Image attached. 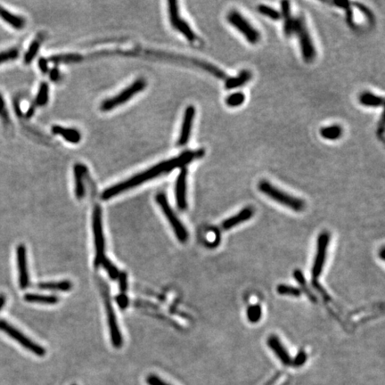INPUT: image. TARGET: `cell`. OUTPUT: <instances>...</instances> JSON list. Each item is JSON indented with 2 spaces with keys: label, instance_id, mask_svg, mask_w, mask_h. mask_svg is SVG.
<instances>
[{
  "label": "cell",
  "instance_id": "cell-38",
  "mask_svg": "<svg viewBox=\"0 0 385 385\" xmlns=\"http://www.w3.org/2000/svg\"><path fill=\"white\" fill-rule=\"evenodd\" d=\"M119 284H120V291L121 294H124L126 293L128 289V279H127V274L125 272H122L119 274Z\"/></svg>",
  "mask_w": 385,
  "mask_h": 385
},
{
  "label": "cell",
  "instance_id": "cell-42",
  "mask_svg": "<svg viewBox=\"0 0 385 385\" xmlns=\"http://www.w3.org/2000/svg\"><path fill=\"white\" fill-rule=\"evenodd\" d=\"M117 303H118L119 306L121 308H125L128 305V301L127 296L125 294H121L120 296L117 297Z\"/></svg>",
  "mask_w": 385,
  "mask_h": 385
},
{
  "label": "cell",
  "instance_id": "cell-8",
  "mask_svg": "<svg viewBox=\"0 0 385 385\" xmlns=\"http://www.w3.org/2000/svg\"><path fill=\"white\" fill-rule=\"evenodd\" d=\"M0 330L10 336L12 339L16 340L18 344H21L22 347H24L27 350L31 351L33 354L39 357H43L46 354V349L42 346L26 337L24 334L15 328L13 325H11L10 324L7 323L4 319H0Z\"/></svg>",
  "mask_w": 385,
  "mask_h": 385
},
{
  "label": "cell",
  "instance_id": "cell-1",
  "mask_svg": "<svg viewBox=\"0 0 385 385\" xmlns=\"http://www.w3.org/2000/svg\"><path fill=\"white\" fill-rule=\"evenodd\" d=\"M203 154H204L203 150H198L195 152L186 151V152H184L183 154H180V156H177L173 159L162 162L157 165H154V167L150 168L145 171H143L138 175H135L132 178L125 180L123 182H121L117 185H113L107 189H105L102 194V199L108 200L113 196H116L119 194L122 193L124 191L131 189L133 187L143 184L148 180H153L154 178L158 177L160 175L168 173L177 168H181V167L184 168L185 165L191 162L192 161L201 158Z\"/></svg>",
  "mask_w": 385,
  "mask_h": 385
},
{
  "label": "cell",
  "instance_id": "cell-15",
  "mask_svg": "<svg viewBox=\"0 0 385 385\" xmlns=\"http://www.w3.org/2000/svg\"><path fill=\"white\" fill-rule=\"evenodd\" d=\"M267 346L272 349L273 352L276 354L283 364L284 365H292V359L278 336H276L274 334L270 335L267 338Z\"/></svg>",
  "mask_w": 385,
  "mask_h": 385
},
{
  "label": "cell",
  "instance_id": "cell-2",
  "mask_svg": "<svg viewBox=\"0 0 385 385\" xmlns=\"http://www.w3.org/2000/svg\"><path fill=\"white\" fill-rule=\"evenodd\" d=\"M258 188L263 195L293 211L299 212L305 209V203L303 200L280 190L267 180H262L258 185Z\"/></svg>",
  "mask_w": 385,
  "mask_h": 385
},
{
  "label": "cell",
  "instance_id": "cell-43",
  "mask_svg": "<svg viewBox=\"0 0 385 385\" xmlns=\"http://www.w3.org/2000/svg\"><path fill=\"white\" fill-rule=\"evenodd\" d=\"M39 66L41 71L42 73H46L48 72V62L45 58H41L39 60Z\"/></svg>",
  "mask_w": 385,
  "mask_h": 385
},
{
  "label": "cell",
  "instance_id": "cell-6",
  "mask_svg": "<svg viewBox=\"0 0 385 385\" xmlns=\"http://www.w3.org/2000/svg\"><path fill=\"white\" fill-rule=\"evenodd\" d=\"M145 86H146V81H144V79L137 80L131 85L126 87L122 92L119 93L117 96L103 101L101 104V110L103 112H108V111L113 110L114 108L118 107L119 105L128 102L131 98H133L134 96H136L140 91H142L143 89H144Z\"/></svg>",
  "mask_w": 385,
  "mask_h": 385
},
{
  "label": "cell",
  "instance_id": "cell-11",
  "mask_svg": "<svg viewBox=\"0 0 385 385\" xmlns=\"http://www.w3.org/2000/svg\"><path fill=\"white\" fill-rule=\"evenodd\" d=\"M103 299H104V306H105V310H106V315H107V321L108 324H109V329H110V334H111V340H112V344H113V347L115 348H121L122 346V336L121 334V331L119 329L118 323H117V319H116V316H115V312L113 308V305L111 303L110 300V296L109 293L104 291L103 292Z\"/></svg>",
  "mask_w": 385,
  "mask_h": 385
},
{
  "label": "cell",
  "instance_id": "cell-33",
  "mask_svg": "<svg viewBox=\"0 0 385 385\" xmlns=\"http://www.w3.org/2000/svg\"><path fill=\"white\" fill-rule=\"evenodd\" d=\"M40 46H41V43L38 41H35L31 43V46H29L28 51L26 52L25 56H24V62L26 64H29L33 61V59L35 58L38 52L40 50Z\"/></svg>",
  "mask_w": 385,
  "mask_h": 385
},
{
  "label": "cell",
  "instance_id": "cell-24",
  "mask_svg": "<svg viewBox=\"0 0 385 385\" xmlns=\"http://www.w3.org/2000/svg\"><path fill=\"white\" fill-rule=\"evenodd\" d=\"M24 300L28 303H42V304H56L59 302V299L55 295H41L35 293H27Z\"/></svg>",
  "mask_w": 385,
  "mask_h": 385
},
{
  "label": "cell",
  "instance_id": "cell-29",
  "mask_svg": "<svg viewBox=\"0 0 385 385\" xmlns=\"http://www.w3.org/2000/svg\"><path fill=\"white\" fill-rule=\"evenodd\" d=\"M49 98V87L46 82L41 83L40 89L38 91L36 98V104L39 106H43L48 102Z\"/></svg>",
  "mask_w": 385,
  "mask_h": 385
},
{
  "label": "cell",
  "instance_id": "cell-27",
  "mask_svg": "<svg viewBox=\"0 0 385 385\" xmlns=\"http://www.w3.org/2000/svg\"><path fill=\"white\" fill-rule=\"evenodd\" d=\"M257 10L261 15L266 16L273 21H278L281 19V14L277 9L273 8L271 6L266 5H258Z\"/></svg>",
  "mask_w": 385,
  "mask_h": 385
},
{
  "label": "cell",
  "instance_id": "cell-28",
  "mask_svg": "<svg viewBox=\"0 0 385 385\" xmlns=\"http://www.w3.org/2000/svg\"><path fill=\"white\" fill-rule=\"evenodd\" d=\"M82 59L81 56L78 54H64L53 56L49 58V61L57 63V62H80Z\"/></svg>",
  "mask_w": 385,
  "mask_h": 385
},
{
  "label": "cell",
  "instance_id": "cell-32",
  "mask_svg": "<svg viewBox=\"0 0 385 385\" xmlns=\"http://www.w3.org/2000/svg\"><path fill=\"white\" fill-rule=\"evenodd\" d=\"M277 292L281 295H287L293 297H299L302 294L301 290H299L298 288L290 286L287 284H279L277 287Z\"/></svg>",
  "mask_w": 385,
  "mask_h": 385
},
{
  "label": "cell",
  "instance_id": "cell-23",
  "mask_svg": "<svg viewBox=\"0 0 385 385\" xmlns=\"http://www.w3.org/2000/svg\"><path fill=\"white\" fill-rule=\"evenodd\" d=\"M343 134H344V128L337 124L326 126V127H324L320 129L321 137L324 139L330 140V141L338 140L342 138Z\"/></svg>",
  "mask_w": 385,
  "mask_h": 385
},
{
  "label": "cell",
  "instance_id": "cell-34",
  "mask_svg": "<svg viewBox=\"0 0 385 385\" xmlns=\"http://www.w3.org/2000/svg\"><path fill=\"white\" fill-rule=\"evenodd\" d=\"M101 265H103V267L107 270L110 278H112L113 280L118 279L119 274H120L118 268L115 267L113 263L110 262L108 259L104 258L102 262H101Z\"/></svg>",
  "mask_w": 385,
  "mask_h": 385
},
{
  "label": "cell",
  "instance_id": "cell-9",
  "mask_svg": "<svg viewBox=\"0 0 385 385\" xmlns=\"http://www.w3.org/2000/svg\"><path fill=\"white\" fill-rule=\"evenodd\" d=\"M168 12H169L170 24L173 26L175 30L180 31L187 41L191 42L195 41L196 35L194 31L191 29L189 24L180 17L179 5L177 1L168 2Z\"/></svg>",
  "mask_w": 385,
  "mask_h": 385
},
{
  "label": "cell",
  "instance_id": "cell-30",
  "mask_svg": "<svg viewBox=\"0 0 385 385\" xmlns=\"http://www.w3.org/2000/svg\"><path fill=\"white\" fill-rule=\"evenodd\" d=\"M247 319L251 323H258L262 319V310L259 304H254L247 308Z\"/></svg>",
  "mask_w": 385,
  "mask_h": 385
},
{
  "label": "cell",
  "instance_id": "cell-37",
  "mask_svg": "<svg viewBox=\"0 0 385 385\" xmlns=\"http://www.w3.org/2000/svg\"><path fill=\"white\" fill-rule=\"evenodd\" d=\"M354 5L360 9V12H362L364 14L365 16L366 17V19L369 21V22H372V23L375 22V16L373 15L372 11L368 9L365 5H362L360 3H355Z\"/></svg>",
  "mask_w": 385,
  "mask_h": 385
},
{
  "label": "cell",
  "instance_id": "cell-4",
  "mask_svg": "<svg viewBox=\"0 0 385 385\" xmlns=\"http://www.w3.org/2000/svg\"><path fill=\"white\" fill-rule=\"evenodd\" d=\"M226 21L239 31L247 41L252 45H256L261 41V33L252 23L247 20L240 12L232 10L226 15Z\"/></svg>",
  "mask_w": 385,
  "mask_h": 385
},
{
  "label": "cell",
  "instance_id": "cell-16",
  "mask_svg": "<svg viewBox=\"0 0 385 385\" xmlns=\"http://www.w3.org/2000/svg\"><path fill=\"white\" fill-rule=\"evenodd\" d=\"M253 214H254V210L252 209V207L248 206L246 208L239 211L236 215L232 216L230 218L223 221L222 228L224 230H229L234 226H238L242 223L252 219Z\"/></svg>",
  "mask_w": 385,
  "mask_h": 385
},
{
  "label": "cell",
  "instance_id": "cell-21",
  "mask_svg": "<svg viewBox=\"0 0 385 385\" xmlns=\"http://www.w3.org/2000/svg\"><path fill=\"white\" fill-rule=\"evenodd\" d=\"M360 104L365 107H382L384 106V98L376 96L371 92H363L359 98Z\"/></svg>",
  "mask_w": 385,
  "mask_h": 385
},
{
  "label": "cell",
  "instance_id": "cell-31",
  "mask_svg": "<svg viewBox=\"0 0 385 385\" xmlns=\"http://www.w3.org/2000/svg\"><path fill=\"white\" fill-rule=\"evenodd\" d=\"M293 277H294L295 280L297 281L299 284L303 287L304 292H306V294L308 295V298L310 299V301L313 302V303H316V302H317V299H316V297L311 293V292L308 290V286L306 285L307 283H306V279L304 278L303 272H302L301 270H299V269H296V270L293 272Z\"/></svg>",
  "mask_w": 385,
  "mask_h": 385
},
{
  "label": "cell",
  "instance_id": "cell-10",
  "mask_svg": "<svg viewBox=\"0 0 385 385\" xmlns=\"http://www.w3.org/2000/svg\"><path fill=\"white\" fill-rule=\"evenodd\" d=\"M329 241H330V235L327 232H323L319 235L318 238V245H317V253L314 262L313 267L311 270V276L313 283L319 278L321 273L323 271L324 262L326 259L327 248H328Z\"/></svg>",
  "mask_w": 385,
  "mask_h": 385
},
{
  "label": "cell",
  "instance_id": "cell-12",
  "mask_svg": "<svg viewBox=\"0 0 385 385\" xmlns=\"http://www.w3.org/2000/svg\"><path fill=\"white\" fill-rule=\"evenodd\" d=\"M195 117V108L194 105H188L185 110L184 117L181 125L180 138L178 140L179 146H185L190 139L192 128L194 125Z\"/></svg>",
  "mask_w": 385,
  "mask_h": 385
},
{
  "label": "cell",
  "instance_id": "cell-26",
  "mask_svg": "<svg viewBox=\"0 0 385 385\" xmlns=\"http://www.w3.org/2000/svg\"><path fill=\"white\" fill-rule=\"evenodd\" d=\"M245 102V95L243 92L232 93L225 99V103L228 107L236 108L241 106Z\"/></svg>",
  "mask_w": 385,
  "mask_h": 385
},
{
  "label": "cell",
  "instance_id": "cell-22",
  "mask_svg": "<svg viewBox=\"0 0 385 385\" xmlns=\"http://www.w3.org/2000/svg\"><path fill=\"white\" fill-rule=\"evenodd\" d=\"M0 17L16 30H21L25 25V20L23 18L12 14L9 11L5 10V8L2 7L1 5H0Z\"/></svg>",
  "mask_w": 385,
  "mask_h": 385
},
{
  "label": "cell",
  "instance_id": "cell-25",
  "mask_svg": "<svg viewBox=\"0 0 385 385\" xmlns=\"http://www.w3.org/2000/svg\"><path fill=\"white\" fill-rule=\"evenodd\" d=\"M72 283L68 280L60 281V282L41 283L38 284V287L42 290H52V291H69L72 289Z\"/></svg>",
  "mask_w": 385,
  "mask_h": 385
},
{
  "label": "cell",
  "instance_id": "cell-19",
  "mask_svg": "<svg viewBox=\"0 0 385 385\" xmlns=\"http://www.w3.org/2000/svg\"><path fill=\"white\" fill-rule=\"evenodd\" d=\"M252 77V72L248 70H243L241 71L236 77L226 79L225 81V87L226 89H234L237 87H243V85H245L251 81Z\"/></svg>",
  "mask_w": 385,
  "mask_h": 385
},
{
  "label": "cell",
  "instance_id": "cell-20",
  "mask_svg": "<svg viewBox=\"0 0 385 385\" xmlns=\"http://www.w3.org/2000/svg\"><path fill=\"white\" fill-rule=\"evenodd\" d=\"M87 168L81 163H76L74 165V178H75V195L78 199H81L84 194V185H83V176L85 174Z\"/></svg>",
  "mask_w": 385,
  "mask_h": 385
},
{
  "label": "cell",
  "instance_id": "cell-45",
  "mask_svg": "<svg viewBox=\"0 0 385 385\" xmlns=\"http://www.w3.org/2000/svg\"><path fill=\"white\" fill-rule=\"evenodd\" d=\"M334 5L344 10H347L350 7V3L349 1H335L334 2Z\"/></svg>",
  "mask_w": 385,
  "mask_h": 385
},
{
  "label": "cell",
  "instance_id": "cell-14",
  "mask_svg": "<svg viewBox=\"0 0 385 385\" xmlns=\"http://www.w3.org/2000/svg\"><path fill=\"white\" fill-rule=\"evenodd\" d=\"M17 266L19 273V285L20 288L24 290L30 284V276L27 266V257H26V248L23 244H20L17 247Z\"/></svg>",
  "mask_w": 385,
  "mask_h": 385
},
{
  "label": "cell",
  "instance_id": "cell-47",
  "mask_svg": "<svg viewBox=\"0 0 385 385\" xmlns=\"http://www.w3.org/2000/svg\"><path fill=\"white\" fill-rule=\"evenodd\" d=\"M385 247H383V248L381 249V251H380V257L382 260H385Z\"/></svg>",
  "mask_w": 385,
  "mask_h": 385
},
{
  "label": "cell",
  "instance_id": "cell-40",
  "mask_svg": "<svg viewBox=\"0 0 385 385\" xmlns=\"http://www.w3.org/2000/svg\"><path fill=\"white\" fill-rule=\"evenodd\" d=\"M146 383L148 385H170L162 380L157 375H150L146 377Z\"/></svg>",
  "mask_w": 385,
  "mask_h": 385
},
{
  "label": "cell",
  "instance_id": "cell-17",
  "mask_svg": "<svg viewBox=\"0 0 385 385\" xmlns=\"http://www.w3.org/2000/svg\"><path fill=\"white\" fill-rule=\"evenodd\" d=\"M281 18L284 20V33L286 37H291L293 34L294 18L291 13V5L289 1L281 2Z\"/></svg>",
  "mask_w": 385,
  "mask_h": 385
},
{
  "label": "cell",
  "instance_id": "cell-35",
  "mask_svg": "<svg viewBox=\"0 0 385 385\" xmlns=\"http://www.w3.org/2000/svg\"><path fill=\"white\" fill-rule=\"evenodd\" d=\"M19 56V51L17 48H12L6 51L0 53V63L7 62L11 60H15Z\"/></svg>",
  "mask_w": 385,
  "mask_h": 385
},
{
  "label": "cell",
  "instance_id": "cell-39",
  "mask_svg": "<svg viewBox=\"0 0 385 385\" xmlns=\"http://www.w3.org/2000/svg\"><path fill=\"white\" fill-rule=\"evenodd\" d=\"M0 118L3 120V122L5 123H8L9 116H8V113L5 108V101L1 95H0Z\"/></svg>",
  "mask_w": 385,
  "mask_h": 385
},
{
  "label": "cell",
  "instance_id": "cell-41",
  "mask_svg": "<svg viewBox=\"0 0 385 385\" xmlns=\"http://www.w3.org/2000/svg\"><path fill=\"white\" fill-rule=\"evenodd\" d=\"M377 137H378L382 141H384V138H385V121H384V116H382L380 124L378 125V128H377Z\"/></svg>",
  "mask_w": 385,
  "mask_h": 385
},
{
  "label": "cell",
  "instance_id": "cell-18",
  "mask_svg": "<svg viewBox=\"0 0 385 385\" xmlns=\"http://www.w3.org/2000/svg\"><path fill=\"white\" fill-rule=\"evenodd\" d=\"M53 133L59 135L72 144H78L81 140V132L74 128H63L61 126H54L52 128Z\"/></svg>",
  "mask_w": 385,
  "mask_h": 385
},
{
  "label": "cell",
  "instance_id": "cell-46",
  "mask_svg": "<svg viewBox=\"0 0 385 385\" xmlns=\"http://www.w3.org/2000/svg\"><path fill=\"white\" fill-rule=\"evenodd\" d=\"M5 296L4 294H0V311H1V309L3 308L4 307V305H5Z\"/></svg>",
  "mask_w": 385,
  "mask_h": 385
},
{
  "label": "cell",
  "instance_id": "cell-44",
  "mask_svg": "<svg viewBox=\"0 0 385 385\" xmlns=\"http://www.w3.org/2000/svg\"><path fill=\"white\" fill-rule=\"evenodd\" d=\"M49 77L53 81H57L60 79V72L57 68H53L49 72Z\"/></svg>",
  "mask_w": 385,
  "mask_h": 385
},
{
  "label": "cell",
  "instance_id": "cell-13",
  "mask_svg": "<svg viewBox=\"0 0 385 385\" xmlns=\"http://www.w3.org/2000/svg\"><path fill=\"white\" fill-rule=\"evenodd\" d=\"M187 170L185 167L181 169L180 174L176 180V186H175V196H176V203L180 211H185L187 207V201H186V181H187Z\"/></svg>",
  "mask_w": 385,
  "mask_h": 385
},
{
  "label": "cell",
  "instance_id": "cell-7",
  "mask_svg": "<svg viewBox=\"0 0 385 385\" xmlns=\"http://www.w3.org/2000/svg\"><path fill=\"white\" fill-rule=\"evenodd\" d=\"M93 232L95 238V266L98 267L104 256V237H103V224H102V209L99 205L95 206L93 211Z\"/></svg>",
  "mask_w": 385,
  "mask_h": 385
},
{
  "label": "cell",
  "instance_id": "cell-48",
  "mask_svg": "<svg viewBox=\"0 0 385 385\" xmlns=\"http://www.w3.org/2000/svg\"></svg>",
  "mask_w": 385,
  "mask_h": 385
},
{
  "label": "cell",
  "instance_id": "cell-36",
  "mask_svg": "<svg viewBox=\"0 0 385 385\" xmlns=\"http://www.w3.org/2000/svg\"><path fill=\"white\" fill-rule=\"evenodd\" d=\"M308 356L306 354L305 351H300L298 354L296 355V357L292 360V365L293 366H302L303 365L305 364V362L307 361Z\"/></svg>",
  "mask_w": 385,
  "mask_h": 385
},
{
  "label": "cell",
  "instance_id": "cell-3",
  "mask_svg": "<svg viewBox=\"0 0 385 385\" xmlns=\"http://www.w3.org/2000/svg\"><path fill=\"white\" fill-rule=\"evenodd\" d=\"M293 33L296 34L298 38L304 62H311L314 61L317 57V50L303 16L294 18Z\"/></svg>",
  "mask_w": 385,
  "mask_h": 385
},
{
  "label": "cell",
  "instance_id": "cell-5",
  "mask_svg": "<svg viewBox=\"0 0 385 385\" xmlns=\"http://www.w3.org/2000/svg\"><path fill=\"white\" fill-rule=\"evenodd\" d=\"M156 202L161 207L166 219L169 221L178 240L181 243H185L188 240V232L186 230L184 225L181 223L180 219L175 214L174 211L171 209V207L167 200L166 195L162 193H160L156 195Z\"/></svg>",
  "mask_w": 385,
  "mask_h": 385
}]
</instances>
